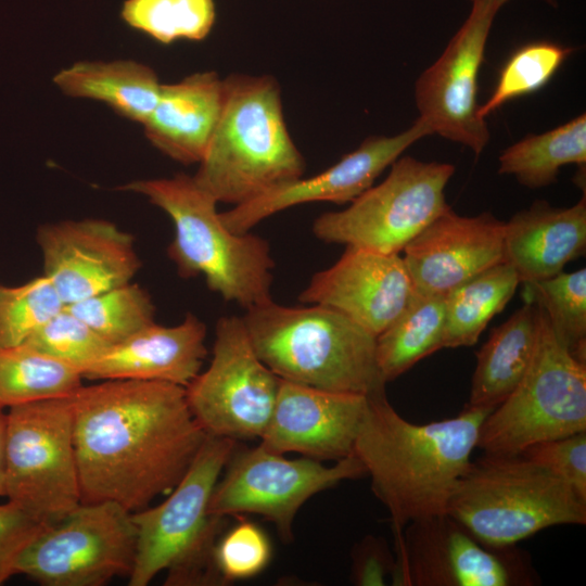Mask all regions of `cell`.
<instances>
[{"mask_svg": "<svg viewBox=\"0 0 586 586\" xmlns=\"http://www.w3.org/2000/svg\"><path fill=\"white\" fill-rule=\"evenodd\" d=\"M71 400L81 502L149 507L178 484L206 437L177 384L101 380Z\"/></svg>", "mask_w": 586, "mask_h": 586, "instance_id": "cell-1", "label": "cell"}, {"mask_svg": "<svg viewBox=\"0 0 586 586\" xmlns=\"http://www.w3.org/2000/svg\"><path fill=\"white\" fill-rule=\"evenodd\" d=\"M492 408L466 405L456 417L425 424L404 419L385 391L368 395L354 455L390 513L395 537L417 519L446 512Z\"/></svg>", "mask_w": 586, "mask_h": 586, "instance_id": "cell-2", "label": "cell"}, {"mask_svg": "<svg viewBox=\"0 0 586 586\" xmlns=\"http://www.w3.org/2000/svg\"><path fill=\"white\" fill-rule=\"evenodd\" d=\"M224 81L220 118L193 178L218 203L235 206L303 177L305 160L273 76L231 74Z\"/></svg>", "mask_w": 586, "mask_h": 586, "instance_id": "cell-3", "label": "cell"}, {"mask_svg": "<svg viewBox=\"0 0 586 586\" xmlns=\"http://www.w3.org/2000/svg\"><path fill=\"white\" fill-rule=\"evenodd\" d=\"M118 190L145 196L171 219L175 234L167 253L180 277L202 276L211 291L244 309L271 300L269 242L251 231H231L218 202L193 176L133 180Z\"/></svg>", "mask_w": 586, "mask_h": 586, "instance_id": "cell-4", "label": "cell"}, {"mask_svg": "<svg viewBox=\"0 0 586 586\" xmlns=\"http://www.w3.org/2000/svg\"><path fill=\"white\" fill-rule=\"evenodd\" d=\"M260 360L280 379L334 392L385 391L377 336L329 307H290L271 300L242 317Z\"/></svg>", "mask_w": 586, "mask_h": 586, "instance_id": "cell-5", "label": "cell"}, {"mask_svg": "<svg viewBox=\"0 0 586 586\" xmlns=\"http://www.w3.org/2000/svg\"><path fill=\"white\" fill-rule=\"evenodd\" d=\"M235 441L207 435L186 474L160 505L132 512L136 557L129 586H146L162 571L165 585H225L215 564V547L225 518L208 504Z\"/></svg>", "mask_w": 586, "mask_h": 586, "instance_id": "cell-6", "label": "cell"}, {"mask_svg": "<svg viewBox=\"0 0 586 586\" xmlns=\"http://www.w3.org/2000/svg\"><path fill=\"white\" fill-rule=\"evenodd\" d=\"M446 513L476 539L508 547L555 525L586 523V500L568 483L522 455L470 461Z\"/></svg>", "mask_w": 586, "mask_h": 586, "instance_id": "cell-7", "label": "cell"}, {"mask_svg": "<svg viewBox=\"0 0 586 586\" xmlns=\"http://www.w3.org/2000/svg\"><path fill=\"white\" fill-rule=\"evenodd\" d=\"M537 305L539 329L532 362L481 425L476 446L487 455H519L536 443L586 431V364L557 340Z\"/></svg>", "mask_w": 586, "mask_h": 586, "instance_id": "cell-8", "label": "cell"}, {"mask_svg": "<svg viewBox=\"0 0 586 586\" xmlns=\"http://www.w3.org/2000/svg\"><path fill=\"white\" fill-rule=\"evenodd\" d=\"M5 498L44 526L81 502L71 395L9 407Z\"/></svg>", "mask_w": 586, "mask_h": 586, "instance_id": "cell-9", "label": "cell"}, {"mask_svg": "<svg viewBox=\"0 0 586 586\" xmlns=\"http://www.w3.org/2000/svg\"><path fill=\"white\" fill-rule=\"evenodd\" d=\"M455 173L449 163L398 157L386 178L349 205L327 212L313 224L317 239L382 254H399L446 211L445 188Z\"/></svg>", "mask_w": 586, "mask_h": 586, "instance_id": "cell-10", "label": "cell"}, {"mask_svg": "<svg viewBox=\"0 0 586 586\" xmlns=\"http://www.w3.org/2000/svg\"><path fill=\"white\" fill-rule=\"evenodd\" d=\"M136 544L132 512L113 501L80 502L22 549L12 575L42 586H103L130 575Z\"/></svg>", "mask_w": 586, "mask_h": 586, "instance_id": "cell-11", "label": "cell"}, {"mask_svg": "<svg viewBox=\"0 0 586 586\" xmlns=\"http://www.w3.org/2000/svg\"><path fill=\"white\" fill-rule=\"evenodd\" d=\"M279 382L257 356L242 317L224 316L216 323L209 366L184 387L186 398L207 435L260 438Z\"/></svg>", "mask_w": 586, "mask_h": 586, "instance_id": "cell-12", "label": "cell"}, {"mask_svg": "<svg viewBox=\"0 0 586 586\" xmlns=\"http://www.w3.org/2000/svg\"><path fill=\"white\" fill-rule=\"evenodd\" d=\"M395 537L397 586H531L538 583L530 556L513 546L491 547L449 514L409 522Z\"/></svg>", "mask_w": 586, "mask_h": 586, "instance_id": "cell-13", "label": "cell"}, {"mask_svg": "<svg viewBox=\"0 0 586 586\" xmlns=\"http://www.w3.org/2000/svg\"><path fill=\"white\" fill-rule=\"evenodd\" d=\"M212 494L208 512L226 518L254 513L271 522L285 543L293 540L300 508L315 494L344 480L367 475L354 454L326 467L313 458L286 459L260 444L234 449Z\"/></svg>", "mask_w": 586, "mask_h": 586, "instance_id": "cell-14", "label": "cell"}, {"mask_svg": "<svg viewBox=\"0 0 586 586\" xmlns=\"http://www.w3.org/2000/svg\"><path fill=\"white\" fill-rule=\"evenodd\" d=\"M499 8L473 2L471 11L441 56L415 85V101L431 135L462 144L479 155L489 141L479 115L477 78L487 38Z\"/></svg>", "mask_w": 586, "mask_h": 586, "instance_id": "cell-15", "label": "cell"}, {"mask_svg": "<svg viewBox=\"0 0 586 586\" xmlns=\"http://www.w3.org/2000/svg\"><path fill=\"white\" fill-rule=\"evenodd\" d=\"M36 241L43 275L64 305L128 283L141 268L132 234L105 219L47 222Z\"/></svg>", "mask_w": 586, "mask_h": 586, "instance_id": "cell-16", "label": "cell"}, {"mask_svg": "<svg viewBox=\"0 0 586 586\" xmlns=\"http://www.w3.org/2000/svg\"><path fill=\"white\" fill-rule=\"evenodd\" d=\"M419 120L395 136H370L331 167L309 178L301 177L249 202L220 213L233 232H250L264 219L301 204L351 203L373 186L375 179L419 139L430 136Z\"/></svg>", "mask_w": 586, "mask_h": 586, "instance_id": "cell-17", "label": "cell"}, {"mask_svg": "<svg viewBox=\"0 0 586 586\" xmlns=\"http://www.w3.org/2000/svg\"><path fill=\"white\" fill-rule=\"evenodd\" d=\"M413 291L399 254L346 245L332 266L311 277L298 300L334 309L378 336L400 315Z\"/></svg>", "mask_w": 586, "mask_h": 586, "instance_id": "cell-18", "label": "cell"}, {"mask_svg": "<svg viewBox=\"0 0 586 586\" xmlns=\"http://www.w3.org/2000/svg\"><path fill=\"white\" fill-rule=\"evenodd\" d=\"M280 379V378H279ZM368 395L327 391L280 379L260 445L313 459L340 460L354 454Z\"/></svg>", "mask_w": 586, "mask_h": 586, "instance_id": "cell-19", "label": "cell"}, {"mask_svg": "<svg viewBox=\"0 0 586 586\" xmlns=\"http://www.w3.org/2000/svg\"><path fill=\"white\" fill-rule=\"evenodd\" d=\"M505 222L491 213L461 216L449 206L403 250L415 291L446 295L505 262Z\"/></svg>", "mask_w": 586, "mask_h": 586, "instance_id": "cell-20", "label": "cell"}, {"mask_svg": "<svg viewBox=\"0 0 586 586\" xmlns=\"http://www.w3.org/2000/svg\"><path fill=\"white\" fill-rule=\"evenodd\" d=\"M206 326L192 313L175 326L156 322L111 345L82 378L161 381L186 387L207 355Z\"/></svg>", "mask_w": 586, "mask_h": 586, "instance_id": "cell-21", "label": "cell"}, {"mask_svg": "<svg viewBox=\"0 0 586 586\" xmlns=\"http://www.w3.org/2000/svg\"><path fill=\"white\" fill-rule=\"evenodd\" d=\"M585 249V195L569 207L535 201L505 222L504 259L514 268L522 284L562 272Z\"/></svg>", "mask_w": 586, "mask_h": 586, "instance_id": "cell-22", "label": "cell"}, {"mask_svg": "<svg viewBox=\"0 0 586 586\" xmlns=\"http://www.w3.org/2000/svg\"><path fill=\"white\" fill-rule=\"evenodd\" d=\"M225 101V81L215 72L194 73L162 84L157 103L143 124L148 140L171 160L199 164L212 140Z\"/></svg>", "mask_w": 586, "mask_h": 586, "instance_id": "cell-23", "label": "cell"}, {"mask_svg": "<svg viewBox=\"0 0 586 586\" xmlns=\"http://www.w3.org/2000/svg\"><path fill=\"white\" fill-rule=\"evenodd\" d=\"M539 308L531 300L495 328L476 354L468 406L495 409L525 375L537 343Z\"/></svg>", "mask_w": 586, "mask_h": 586, "instance_id": "cell-24", "label": "cell"}, {"mask_svg": "<svg viewBox=\"0 0 586 586\" xmlns=\"http://www.w3.org/2000/svg\"><path fill=\"white\" fill-rule=\"evenodd\" d=\"M53 82L66 95L103 102L119 116L142 125L162 87L150 66L131 60L77 62L58 72Z\"/></svg>", "mask_w": 586, "mask_h": 586, "instance_id": "cell-25", "label": "cell"}, {"mask_svg": "<svg viewBox=\"0 0 586 586\" xmlns=\"http://www.w3.org/2000/svg\"><path fill=\"white\" fill-rule=\"evenodd\" d=\"M445 295L413 291L400 315L377 336L375 359L385 383L443 348Z\"/></svg>", "mask_w": 586, "mask_h": 586, "instance_id": "cell-26", "label": "cell"}, {"mask_svg": "<svg viewBox=\"0 0 586 586\" xmlns=\"http://www.w3.org/2000/svg\"><path fill=\"white\" fill-rule=\"evenodd\" d=\"M519 277L514 268L499 263L445 295L443 348L472 346L493 317L513 296Z\"/></svg>", "mask_w": 586, "mask_h": 586, "instance_id": "cell-27", "label": "cell"}, {"mask_svg": "<svg viewBox=\"0 0 586 586\" xmlns=\"http://www.w3.org/2000/svg\"><path fill=\"white\" fill-rule=\"evenodd\" d=\"M585 163L586 116L582 114L508 146L499 156L498 173L514 176L526 188L539 189L556 182L562 166Z\"/></svg>", "mask_w": 586, "mask_h": 586, "instance_id": "cell-28", "label": "cell"}, {"mask_svg": "<svg viewBox=\"0 0 586 586\" xmlns=\"http://www.w3.org/2000/svg\"><path fill=\"white\" fill-rule=\"evenodd\" d=\"M81 373L33 347L0 348V405H16L67 396L82 385Z\"/></svg>", "mask_w": 586, "mask_h": 586, "instance_id": "cell-29", "label": "cell"}, {"mask_svg": "<svg viewBox=\"0 0 586 586\" xmlns=\"http://www.w3.org/2000/svg\"><path fill=\"white\" fill-rule=\"evenodd\" d=\"M120 17L129 27L163 44L201 41L213 29L216 7L214 0H126Z\"/></svg>", "mask_w": 586, "mask_h": 586, "instance_id": "cell-30", "label": "cell"}, {"mask_svg": "<svg viewBox=\"0 0 586 586\" xmlns=\"http://www.w3.org/2000/svg\"><path fill=\"white\" fill-rule=\"evenodd\" d=\"M524 298L542 306L557 340L586 364V268L524 284Z\"/></svg>", "mask_w": 586, "mask_h": 586, "instance_id": "cell-31", "label": "cell"}, {"mask_svg": "<svg viewBox=\"0 0 586 586\" xmlns=\"http://www.w3.org/2000/svg\"><path fill=\"white\" fill-rule=\"evenodd\" d=\"M65 306L110 345L155 322L150 294L132 281Z\"/></svg>", "mask_w": 586, "mask_h": 586, "instance_id": "cell-32", "label": "cell"}, {"mask_svg": "<svg viewBox=\"0 0 586 586\" xmlns=\"http://www.w3.org/2000/svg\"><path fill=\"white\" fill-rule=\"evenodd\" d=\"M573 52L551 41H536L515 50L501 67L488 100L479 106L486 116L509 101L534 93L546 86Z\"/></svg>", "mask_w": 586, "mask_h": 586, "instance_id": "cell-33", "label": "cell"}, {"mask_svg": "<svg viewBox=\"0 0 586 586\" xmlns=\"http://www.w3.org/2000/svg\"><path fill=\"white\" fill-rule=\"evenodd\" d=\"M64 306L44 275L15 286L0 284V348L25 344Z\"/></svg>", "mask_w": 586, "mask_h": 586, "instance_id": "cell-34", "label": "cell"}, {"mask_svg": "<svg viewBox=\"0 0 586 586\" xmlns=\"http://www.w3.org/2000/svg\"><path fill=\"white\" fill-rule=\"evenodd\" d=\"M25 344L77 369L81 375L111 346L66 306L37 330Z\"/></svg>", "mask_w": 586, "mask_h": 586, "instance_id": "cell-35", "label": "cell"}, {"mask_svg": "<svg viewBox=\"0 0 586 586\" xmlns=\"http://www.w3.org/2000/svg\"><path fill=\"white\" fill-rule=\"evenodd\" d=\"M271 545L264 531L241 521L215 547V564L225 584L260 573L269 563Z\"/></svg>", "mask_w": 586, "mask_h": 586, "instance_id": "cell-36", "label": "cell"}, {"mask_svg": "<svg viewBox=\"0 0 586 586\" xmlns=\"http://www.w3.org/2000/svg\"><path fill=\"white\" fill-rule=\"evenodd\" d=\"M519 455L563 480L586 500V431L536 443Z\"/></svg>", "mask_w": 586, "mask_h": 586, "instance_id": "cell-37", "label": "cell"}, {"mask_svg": "<svg viewBox=\"0 0 586 586\" xmlns=\"http://www.w3.org/2000/svg\"><path fill=\"white\" fill-rule=\"evenodd\" d=\"M43 527L13 502L0 505V585L13 576L16 557Z\"/></svg>", "mask_w": 586, "mask_h": 586, "instance_id": "cell-38", "label": "cell"}, {"mask_svg": "<svg viewBox=\"0 0 586 586\" xmlns=\"http://www.w3.org/2000/svg\"><path fill=\"white\" fill-rule=\"evenodd\" d=\"M395 569V556L383 537L365 536L352 551L351 581L357 586H383Z\"/></svg>", "mask_w": 586, "mask_h": 586, "instance_id": "cell-39", "label": "cell"}, {"mask_svg": "<svg viewBox=\"0 0 586 586\" xmlns=\"http://www.w3.org/2000/svg\"><path fill=\"white\" fill-rule=\"evenodd\" d=\"M5 435L7 412L0 405V497H5Z\"/></svg>", "mask_w": 586, "mask_h": 586, "instance_id": "cell-40", "label": "cell"}, {"mask_svg": "<svg viewBox=\"0 0 586 586\" xmlns=\"http://www.w3.org/2000/svg\"><path fill=\"white\" fill-rule=\"evenodd\" d=\"M508 1H510V0H471L472 3L473 2L487 3V4L495 5V7L499 8V9L504 4H506ZM542 1L546 2L549 5L557 7L559 0H542Z\"/></svg>", "mask_w": 586, "mask_h": 586, "instance_id": "cell-41", "label": "cell"}]
</instances>
